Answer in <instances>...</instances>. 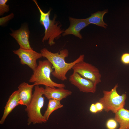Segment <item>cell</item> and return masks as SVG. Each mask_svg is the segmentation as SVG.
<instances>
[{
	"label": "cell",
	"instance_id": "21",
	"mask_svg": "<svg viewBox=\"0 0 129 129\" xmlns=\"http://www.w3.org/2000/svg\"><path fill=\"white\" fill-rule=\"evenodd\" d=\"M98 112L102 111L104 109V107L102 104L99 102H98L95 103Z\"/></svg>",
	"mask_w": 129,
	"mask_h": 129
},
{
	"label": "cell",
	"instance_id": "13",
	"mask_svg": "<svg viewBox=\"0 0 129 129\" xmlns=\"http://www.w3.org/2000/svg\"><path fill=\"white\" fill-rule=\"evenodd\" d=\"M35 86L34 84L30 85L25 82L21 83L19 85L18 90L21 105L27 106L29 104L32 97V90Z\"/></svg>",
	"mask_w": 129,
	"mask_h": 129
},
{
	"label": "cell",
	"instance_id": "9",
	"mask_svg": "<svg viewBox=\"0 0 129 129\" xmlns=\"http://www.w3.org/2000/svg\"><path fill=\"white\" fill-rule=\"evenodd\" d=\"M69 19L70 25L64 30L62 34L63 36L72 34L80 39H82V36L80 33L81 31L89 24L86 18L77 19L70 17Z\"/></svg>",
	"mask_w": 129,
	"mask_h": 129
},
{
	"label": "cell",
	"instance_id": "5",
	"mask_svg": "<svg viewBox=\"0 0 129 129\" xmlns=\"http://www.w3.org/2000/svg\"><path fill=\"white\" fill-rule=\"evenodd\" d=\"M118 84L110 91L103 90V97L100 99L99 102L103 105L104 110L107 112L111 111L115 113L119 109L124 108L127 95L124 93L119 95L117 91Z\"/></svg>",
	"mask_w": 129,
	"mask_h": 129
},
{
	"label": "cell",
	"instance_id": "19",
	"mask_svg": "<svg viewBox=\"0 0 129 129\" xmlns=\"http://www.w3.org/2000/svg\"><path fill=\"white\" fill-rule=\"evenodd\" d=\"M14 15L13 13H11L9 15L1 17L0 18V25L2 26L10 20L13 19L14 16Z\"/></svg>",
	"mask_w": 129,
	"mask_h": 129
},
{
	"label": "cell",
	"instance_id": "1",
	"mask_svg": "<svg viewBox=\"0 0 129 129\" xmlns=\"http://www.w3.org/2000/svg\"><path fill=\"white\" fill-rule=\"evenodd\" d=\"M42 57L46 58L52 64L54 69L52 73L54 77L62 81L67 80L66 75L68 71L72 69L73 66L77 63L84 60V55L81 54L73 61L67 63L65 59L69 55L68 50L64 49L59 52L53 53L47 48H43L40 51Z\"/></svg>",
	"mask_w": 129,
	"mask_h": 129
},
{
	"label": "cell",
	"instance_id": "14",
	"mask_svg": "<svg viewBox=\"0 0 129 129\" xmlns=\"http://www.w3.org/2000/svg\"><path fill=\"white\" fill-rule=\"evenodd\" d=\"M115 114L114 119L120 126L118 129H129V110L122 108Z\"/></svg>",
	"mask_w": 129,
	"mask_h": 129
},
{
	"label": "cell",
	"instance_id": "4",
	"mask_svg": "<svg viewBox=\"0 0 129 129\" xmlns=\"http://www.w3.org/2000/svg\"><path fill=\"white\" fill-rule=\"evenodd\" d=\"M53 66L48 60H40L36 69L33 71L29 80L36 85H43L53 88L65 87L64 83H58L53 81L50 77L53 71Z\"/></svg>",
	"mask_w": 129,
	"mask_h": 129
},
{
	"label": "cell",
	"instance_id": "15",
	"mask_svg": "<svg viewBox=\"0 0 129 129\" xmlns=\"http://www.w3.org/2000/svg\"><path fill=\"white\" fill-rule=\"evenodd\" d=\"M108 12V10H106L92 14L90 17L86 18L87 21L89 24H95L106 28L108 25L104 22L103 19L104 15Z\"/></svg>",
	"mask_w": 129,
	"mask_h": 129
},
{
	"label": "cell",
	"instance_id": "8",
	"mask_svg": "<svg viewBox=\"0 0 129 129\" xmlns=\"http://www.w3.org/2000/svg\"><path fill=\"white\" fill-rule=\"evenodd\" d=\"M69 80L81 92L94 93L96 91L97 85L91 80L82 77L78 73L73 72L70 76Z\"/></svg>",
	"mask_w": 129,
	"mask_h": 129
},
{
	"label": "cell",
	"instance_id": "20",
	"mask_svg": "<svg viewBox=\"0 0 129 129\" xmlns=\"http://www.w3.org/2000/svg\"><path fill=\"white\" fill-rule=\"evenodd\" d=\"M120 60L124 64L126 65L129 64V53H124L120 57Z\"/></svg>",
	"mask_w": 129,
	"mask_h": 129
},
{
	"label": "cell",
	"instance_id": "16",
	"mask_svg": "<svg viewBox=\"0 0 129 129\" xmlns=\"http://www.w3.org/2000/svg\"><path fill=\"white\" fill-rule=\"evenodd\" d=\"M63 106L60 101L54 99L49 100L47 109L43 115L44 118L47 121L54 111L62 108Z\"/></svg>",
	"mask_w": 129,
	"mask_h": 129
},
{
	"label": "cell",
	"instance_id": "22",
	"mask_svg": "<svg viewBox=\"0 0 129 129\" xmlns=\"http://www.w3.org/2000/svg\"><path fill=\"white\" fill-rule=\"evenodd\" d=\"M90 111L91 112L93 113H96L98 112L95 104H92L90 108Z\"/></svg>",
	"mask_w": 129,
	"mask_h": 129
},
{
	"label": "cell",
	"instance_id": "6",
	"mask_svg": "<svg viewBox=\"0 0 129 129\" xmlns=\"http://www.w3.org/2000/svg\"><path fill=\"white\" fill-rule=\"evenodd\" d=\"M72 69L73 72L92 81L97 85L101 82V75L98 69L92 64L81 61L75 64Z\"/></svg>",
	"mask_w": 129,
	"mask_h": 129
},
{
	"label": "cell",
	"instance_id": "7",
	"mask_svg": "<svg viewBox=\"0 0 129 129\" xmlns=\"http://www.w3.org/2000/svg\"><path fill=\"white\" fill-rule=\"evenodd\" d=\"M13 52L18 56L22 64L27 65L33 71L38 66L37 60L43 57L40 53L32 49H26L20 48Z\"/></svg>",
	"mask_w": 129,
	"mask_h": 129
},
{
	"label": "cell",
	"instance_id": "3",
	"mask_svg": "<svg viewBox=\"0 0 129 129\" xmlns=\"http://www.w3.org/2000/svg\"><path fill=\"white\" fill-rule=\"evenodd\" d=\"M34 88L31 100L25 109L27 113L28 125L32 123L34 124L47 121L41 112L44 104V97L43 96L44 88L38 85L35 86Z\"/></svg>",
	"mask_w": 129,
	"mask_h": 129
},
{
	"label": "cell",
	"instance_id": "18",
	"mask_svg": "<svg viewBox=\"0 0 129 129\" xmlns=\"http://www.w3.org/2000/svg\"><path fill=\"white\" fill-rule=\"evenodd\" d=\"M106 125L108 129H116L118 126V122L114 119L110 118L107 121Z\"/></svg>",
	"mask_w": 129,
	"mask_h": 129
},
{
	"label": "cell",
	"instance_id": "17",
	"mask_svg": "<svg viewBox=\"0 0 129 129\" xmlns=\"http://www.w3.org/2000/svg\"><path fill=\"white\" fill-rule=\"evenodd\" d=\"M8 0H0V16H2L5 13L8 12L9 11V6L6 3Z\"/></svg>",
	"mask_w": 129,
	"mask_h": 129
},
{
	"label": "cell",
	"instance_id": "10",
	"mask_svg": "<svg viewBox=\"0 0 129 129\" xmlns=\"http://www.w3.org/2000/svg\"><path fill=\"white\" fill-rule=\"evenodd\" d=\"M30 32L26 26H22L18 30H12L10 35L14 38L20 48L26 49H32L29 41Z\"/></svg>",
	"mask_w": 129,
	"mask_h": 129
},
{
	"label": "cell",
	"instance_id": "11",
	"mask_svg": "<svg viewBox=\"0 0 129 129\" xmlns=\"http://www.w3.org/2000/svg\"><path fill=\"white\" fill-rule=\"evenodd\" d=\"M72 92L63 88H53L45 86L44 95L48 100H61L71 95Z\"/></svg>",
	"mask_w": 129,
	"mask_h": 129
},
{
	"label": "cell",
	"instance_id": "12",
	"mask_svg": "<svg viewBox=\"0 0 129 129\" xmlns=\"http://www.w3.org/2000/svg\"><path fill=\"white\" fill-rule=\"evenodd\" d=\"M21 105L18 90L13 92L10 96L4 107L3 115L0 120V123H4L6 119L12 110L17 106Z\"/></svg>",
	"mask_w": 129,
	"mask_h": 129
},
{
	"label": "cell",
	"instance_id": "2",
	"mask_svg": "<svg viewBox=\"0 0 129 129\" xmlns=\"http://www.w3.org/2000/svg\"><path fill=\"white\" fill-rule=\"evenodd\" d=\"M36 5L40 13L39 22L45 29L44 35L42 42L48 40V43L50 46L55 44L54 40L60 37L64 30L61 28L62 25L59 22L56 21V15L55 14L53 19L50 18L51 11L50 9L47 12H44L38 5L36 0H33Z\"/></svg>",
	"mask_w": 129,
	"mask_h": 129
}]
</instances>
